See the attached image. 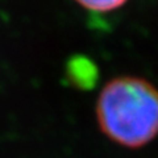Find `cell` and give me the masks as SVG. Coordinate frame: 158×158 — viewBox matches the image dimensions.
Masks as SVG:
<instances>
[{"label":"cell","mask_w":158,"mask_h":158,"mask_svg":"<svg viewBox=\"0 0 158 158\" xmlns=\"http://www.w3.org/2000/svg\"><path fill=\"white\" fill-rule=\"evenodd\" d=\"M96 120L113 142L137 149L157 135L158 96L145 79L118 77L103 87L96 102Z\"/></svg>","instance_id":"6da1fadb"},{"label":"cell","mask_w":158,"mask_h":158,"mask_svg":"<svg viewBox=\"0 0 158 158\" xmlns=\"http://www.w3.org/2000/svg\"><path fill=\"white\" fill-rule=\"evenodd\" d=\"M75 2L92 12H111L124 6L128 0H75Z\"/></svg>","instance_id":"7a4b0ae2"}]
</instances>
